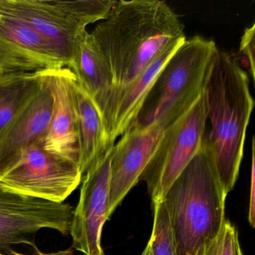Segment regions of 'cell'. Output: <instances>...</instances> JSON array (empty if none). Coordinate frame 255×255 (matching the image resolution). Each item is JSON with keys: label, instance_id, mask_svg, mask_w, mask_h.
I'll return each instance as SVG.
<instances>
[{"label": "cell", "instance_id": "cell-1", "mask_svg": "<svg viewBox=\"0 0 255 255\" xmlns=\"http://www.w3.org/2000/svg\"><path fill=\"white\" fill-rule=\"evenodd\" d=\"M90 35L113 77L112 98L171 46L186 39L179 16L159 0L116 1Z\"/></svg>", "mask_w": 255, "mask_h": 255}, {"label": "cell", "instance_id": "cell-2", "mask_svg": "<svg viewBox=\"0 0 255 255\" xmlns=\"http://www.w3.org/2000/svg\"><path fill=\"white\" fill-rule=\"evenodd\" d=\"M204 93L211 128L202 143L210 151L221 184L228 195L238 177L246 129L255 106L249 75L235 55L218 49Z\"/></svg>", "mask_w": 255, "mask_h": 255}, {"label": "cell", "instance_id": "cell-3", "mask_svg": "<svg viewBox=\"0 0 255 255\" xmlns=\"http://www.w3.org/2000/svg\"><path fill=\"white\" fill-rule=\"evenodd\" d=\"M227 194L210 151H198L169 186L162 199L166 207L177 255H195L214 238L225 222Z\"/></svg>", "mask_w": 255, "mask_h": 255}, {"label": "cell", "instance_id": "cell-4", "mask_svg": "<svg viewBox=\"0 0 255 255\" xmlns=\"http://www.w3.org/2000/svg\"><path fill=\"white\" fill-rule=\"evenodd\" d=\"M217 50L202 36L185 40L156 77L133 125L147 126L164 115L186 111L204 92Z\"/></svg>", "mask_w": 255, "mask_h": 255}, {"label": "cell", "instance_id": "cell-5", "mask_svg": "<svg viewBox=\"0 0 255 255\" xmlns=\"http://www.w3.org/2000/svg\"><path fill=\"white\" fill-rule=\"evenodd\" d=\"M205 93L177 120L168 125L140 177L145 182L152 204L162 199L169 186L201 147L205 135Z\"/></svg>", "mask_w": 255, "mask_h": 255}, {"label": "cell", "instance_id": "cell-6", "mask_svg": "<svg viewBox=\"0 0 255 255\" xmlns=\"http://www.w3.org/2000/svg\"><path fill=\"white\" fill-rule=\"evenodd\" d=\"M42 141L24 150L18 160L0 175V189L64 203L81 183L83 174L77 162L47 151Z\"/></svg>", "mask_w": 255, "mask_h": 255}, {"label": "cell", "instance_id": "cell-7", "mask_svg": "<svg viewBox=\"0 0 255 255\" xmlns=\"http://www.w3.org/2000/svg\"><path fill=\"white\" fill-rule=\"evenodd\" d=\"M73 213L74 208L68 204L23 196L0 189V249L17 246L38 249L35 235L44 228L69 235Z\"/></svg>", "mask_w": 255, "mask_h": 255}, {"label": "cell", "instance_id": "cell-8", "mask_svg": "<svg viewBox=\"0 0 255 255\" xmlns=\"http://www.w3.org/2000/svg\"><path fill=\"white\" fill-rule=\"evenodd\" d=\"M184 113H168L147 126L132 125L121 135L113 147L110 166L111 215L127 194L139 181L165 128Z\"/></svg>", "mask_w": 255, "mask_h": 255}, {"label": "cell", "instance_id": "cell-9", "mask_svg": "<svg viewBox=\"0 0 255 255\" xmlns=\"http://www.w3.org/2000/svg\"><path fill=\"white\" fill-rule=\"evenodd\" d=\"M113 153V148L82 179L80 199L74 209L70 235L73 248L83 255H104L101 234L104 224L111 216L110 180Z\"/></svg>", "mask_w": 255, "mask_h": 255}, {"label": "cell", "instance_id": "cell-10", "mask_svg": "<svg viewBox=\"0 0 255 255\" xmlns=\"http://www.w3.org/2000/svg\"><path fill=\"white\" fill-rule=\"evenodd\" d=\"M63 68L50 44L26 22L0 8V74Z\"/></svg>", "mask_w": 255, "mask_h": 255}, {"label": "cell", "instance_id": "cell-11", "mask_svg": "<svg viewBox=\"0 0 255 255\" xmlns=\"http://www.w3.org/2000/svg\"><path fill=\"white\" fill-rule=\"evenodd\" d=\"M0 8L26 22L71 69L86 27L67 17L52 0H0Z\"/></svg>", "mask_w": 255, "mask_h": 255}, {"label": "cell", "instance_id": "cell-12", "mask_svg": "<svg viewBox=\"0 0 255 255\" xmlns=\"http://www.w3.org/2000/svg\"><path fill=\"white\" fill-rule=\"evenodd\" d=\"M53 104L48 70L39 92L0 132V175L18 160L24 150L44 140L50 126Z\"/></svg>", "mask_w": 255, "mask_h": 255}, {"label": "cell", "instance_id": "cell-13", "mask_svg": "<svg viewBox=\"0 0 255 255\" xmlns=\"http://www.w3.org/2000/svg\"><path fill=\"white\" fill-rule=\"evenodd\" d=\"M73 71L68 68L49 70L54 104L48 130L42 141L47 151L79 165L77 116L71 91Z\"/></svg>", "mask_w": 255, "mask_h": 255}, {"label": "cell", "instance_id": "cell-14", "mask_svg": "<svg viewBox=\"0 0 255 255\" xmlns=\"http://www.w3.org/2000/svg\"><path fill=\"white\" fill-rule=\"evenodd\" d=\"M71 86L77 116L79 166L83 174L99 163L114 145L109 141L98 107L78 83L74 72Z\"/></svg>", "mask_w": 255, "mask_h": 255}, {"label": "cell", "instance_id": "cell-15", "mask_svg": "<svg viewBox=\"0 0 255 255\" xmlns=\"http://www.w3.org/2000/svg\"><path fill=\"white\" fill-rule=\"evenodd\" d=\"M71 70L78 83L98 107L105 127L114 83L110 70L97 50L90 33L87 30L82 34L79 39Z\"/></svg>", "mask_w": 255, "mask_h": 255}, {"label": "cell", "instance_id": "cell-16", "mask_svg": "<svg viewBox=\"0 0 255 255\" xmlns=\"http://www.w3.org/2000/svg\"><path fill=\"white\" fill-rule=\"evenodd\" d=\"M47 71L0 74V132L39 92Z\"/></svg>", "mask_w": 255, "mask_h": 255}, {"label": "cell", "instance_id": "cell-17", "mask_svg": "<svg viewBox=\"0 0 255 255\" xmlns=\"http://www.w3.org/2000/svg\"><path fill=\"white\" fill-rule=\"evenodd\" d=\"M154 222L151 237L141 255H177L168 211L162 200L153 204Z\"/></svg>", "mask_w": 255, "mask_h": 255}, {"label": "cell", "instance_id": "cell-18", "mask_svg": "<svg viewBox=\"0 0 255 255\" xmlns=\"http://www.w3.org/2000/svg\"><path fill=\"white\" fill-rule=\"evenodd\" d=\"M116 2V0H52L53 5L67 17L86 28L89 24L104 20Z\"/></svg>", "mask_w": 255, "mask_h": 255}, {"label": "cell", "instance_id": "cell-19", "mask_svg": "<svg viewBox=\"0 0 255 255\" xmlns=\"http://www.w3.org/2000/svg\"><path fill=\"white\" fill-rule=\"evenodd\" d=\"M195 255H243L239 241L238 231L225 219L219 234L203 243Z\"/></svg>", "mask_w": 255, "mask_h": 255}, {"label": "cell", "instance_id": "cell-20", "mask_svg": "<svg viewBox=\"0 0 255 255\" xmlns=\"http://www.w3.org/2000/svg\"><path fill=\"white\" fill-rule=\"evenodd\" d=\"M255 23L251 27L245 29L240 41L238 54H234L240 65L243 68H245V71L246 70L249 72L253 80H255Z\"/></svg>", "mask_w": 255, "mask_h": 255}, {"label": "cell", "instance_id": "cell-21", "mask_svg": "<svg viewBox=\"0 0 255 255\" xmlns=\"http://www.w3.org/2000/svg\"><path fill=\"white\" fill-rule=\"evenodd\" d=\"M255 137L252 138V177H251V195L250 203H249V224L252 228L255 227Z\"/></svg>", "mask_w": 255, "mask_h": 255}]
</instances>
